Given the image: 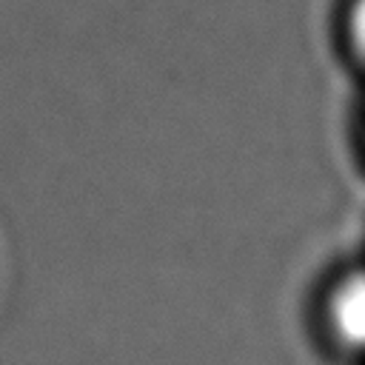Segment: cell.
I'll return each mask as SVG.
<instances>
[{
  "instance_id": "2",
  "label": "cell",
  "mask_w": 365,
  "mask_h": 365,
  "mask_svg": "<svg viewBox=\"0 0 365 365\" xmlns=\"http://www.w3.org/2000/svg\"><path fill=\"white\" fill-rule=\"evenodd\" d=\"M351 37L356 48L365 54V0H356L351 9Z\"/></svg>"
},
{
  "instance_id": "1",
  "label": "cell",
  "mask_w": 365,
  "mask_h": 365,
  "mask_svg": "<svg viewBox=\"0 0 365 365\" xmlns=\"http://www.w3.org/2000/svg\"><path fill=\"white\" fill-rule=\"evenodd\" d=\"M331 325L334 334L351 345L365 348V271L348 274L331 294Z\"/></svg>"
}]
</instances>
